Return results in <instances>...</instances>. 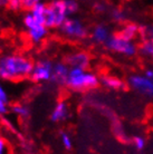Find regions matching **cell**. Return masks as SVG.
I'll list each match as a JSON object with an SVG mask.
<instances>
[{
    "label": "cell",
    "mask_w": 153,
    "mask_h": 154,
    "mask_svg": "<svg viewBox=\"0 0 153 154\" xmlns=\"http://www.w3.org/2000/svg\"><path fill=\"white\" fill-rule=\"evenodd\" d=\"M35 63L29 57L20 54L0 56V79L19 82L30 77Z\"/></svg>",
    "instance_id": "6da1fadb"
},
{
    "label": "cell",
    "mask_w": 153,
    "mask_h": 154,
    "mask_svg": "<svg viewBox=\"0 0 153 154\" xmlns=\"http://www.w3.org/2000/svg\"><path fill=\"white\" fill-rule=\"evenodd\" d=\"M101 84L100 77L93 72L80 69V68H70L66 86L72 91L84 92L96 88Z\"/></svg>",
    "instance_id": "7a4b0ae2"
},
{
    "label": "cell",
    "mask_w": 153,
    "mask_h": 154,
    "mask_svg": "<svg viewBox=\"0 0 153 154\" xmlns=\"http://www.w3.org/2000/svg\"><path fill=\"white\" fill-rule=\"evenodd\" d=\"M69 18L66 11L65 1L55 0L50 4H47L46 14H45V26L49 28H61L63 23Z\"/></svg>",
    "instance_id": "3957f363"
},
{
    "label": "cell",
    "mask_w": 153,
    "mask_h": 154,
    "mask_svg": "<svg viewBox=\"0 0 153 154\" xmlns=\"http://www.w3.org/2000/svg\"><path fill=\"white\" fill-rule=\"evenodd\" d=\"M23 27L27 31L28 38L34 44H39L48 35V28L45 23L36 19L29 11H27L23 17Z\"/></svg>",
    "instance_id": "277c9868"
},
{
    "label": "cell",
    "mask_w": 153,
    "mask_h": 154,
    "mask_svg": "<svg viewBox=\"0 0 153 154\" xmlns=\"http://www.w3.org/2000/svg\"><path fill=\"white\" fill-rule=\"evenodd\" d=\"M105 47L112 53L122 55L125 57H134L139 51V46L135 42L125 40L116 34L110 37L105 44Z\"/></svg>",
    "instance_id": "5b68a950"
},
{
    "label": "cell",
    "mask_w": 153,
    "mask_h": 154,
    "mask_svg": "<svg viewBox=\"0 0 153 154\" xmlns=\"http://www.w3.org/2000/svg\"><path fill=\"white\" fill-rule=\"evenodd\" d=\"M61 34L64 37L72 40H82L88 36V29L85 23L78 18L69 17L63 26L59 28Z\"/></svg>",
    "instance_id": "8992f818"
},
{
    "label": "cell",
    "mask_w": 153,
    "mask_h": 154,
    "mask_svg": "<svg viewBox=\"0 0 153 154\" xmlns=\"http://www.w3.org/2000/svg\"><path fill=\"white\" fill-rule=\"evenodd\" d=\"M54 63L49 59H39L34 64V68L30 74L31 81L35 83H46L52 82L53 78Z\"/></svg>",
    "instance_id": "52a82bcc"
},
{
    "label": "cell",
    "mask_w": 153,
    "mask_h": 154,
    "mask_svg": "<svg viewBox=\"0 0 153 154\" xmlns=\"http://www.w3.org/2000/svg\"><path fill=\"white\" fill-rule=\"evenodd\" d=\"M129 86L148 98H153V81L144 74H134L127 79Z\"/></svg>",
    "instance_id": "ba28073f"
},
{
    "label": "cell",
    "mask_w": 153,
    "mask_h": 154,
    "mask_svg": "<svg viewBox=\"0 0 153 154\" xmlns=\"http://www.w3.org/2000/svg\"><path fill=\"white\" fill-rule=\"evenodd\" d=\"M64 62L70 68H80V69L86 70L91 65V56L84 50H77L66 55Z\"/></svg>",
    "instance_id": "9c48e42d"
},
{
    "label": "cell",
    "mask_w": 153,
    "mask_h": 154,
    "mask_svg": "<svg viewBox=\"0 0 153 154\" xmlns=\"http://www.w3.org/2000/svg\"><path fill=\"white\" fill-rule=\"evenodd\" d=\"M69 67L65 62H56L54 63V69H53V78L52 82L54 84H57L59 86H66V82L68 78Z\"/></svg>",
    "instance_id": "30bf717a"
},
{
    "label": "cell",
    "mask_w": 153,
    "mask_h": 154,
    "mask_svg": "<svg viewBox=\"0 0 153 154\" xmlns=\"http://www.w3.org/2000/svg\"><path fill=\"white\" fill-rule=\"evenodd\" d=\"M140 31H141V26H139L138 23H135L126 21L116 31V35H119L120 37H122L125 40L134 42L135 39L140 37Z\"/></svg>",
    "instance_id": "8fae6325"
},
{
    "label": "cell",
    "mask_w": 153,
    "mask_h": 154,
    "mask_svg": "<svg viewBox=\"0 0 153 154\" xmlns=\"http://www.w3.org/2000/svg\"><path fill=\"white\" fill-rule=\"evenodd\" d=\"M69 116H70V109L68 104L64 100H59L50 113V121L54 123H61L66 121Z\"/></svg>",
    "instance_id": "7c38bea8"
},
{
    "label": "cell",
    "mask_w": 153,
    "mask_h": 154,
    "mask_svg": "<svg viewBox=\"0 0 153 154\" xmlns=\"http://www.w3.org/2000/svg\"><path fill=\"white\" fill-rule=\"evenodd\" d=\"M111 36L112 35L110 28L104 23H98V25L94 26L92 32H91V37L96 44H104L105 45Z\"/></svg>",
    "instance_id": "4fadbf2b"
},
{
    "label": "cell",
    "mask_w": 153,
    "mask_h": 154,
    "mask_svg": "<svg viewBox=\"0 0 153 154\" xmlns=\"http://www.w3.org/2000/svg\"><path fill=\"white\" fill-rule=\"evenodd\" d=\"M101 85L110 91H122L125 88V83L114 75H103L100 78Z\"/></svg>",
    "instance_id": "5bb4252c"
},
{
    "label": "cell",
    "mask_w": 153,
    "mask_h": 154,
    "mask_svg": "<svg viewBox=\"0 0 153 154\" xmlns=\"http://www.w3.org/2000/svg\"><path fill=\"white\" fill-rule=\"evenodd\" d=\"M10 109V100L7 91L0 84V116H5Z\"/></svg>",
    "instance_id": "9a60e30c"
},
{
    "label": "cell",
    "mask_w": 153,
    "mask_h": 154,
    "mask_svg": "<svg viewBox=\"0 0 153 154\" xmlns=\"http://www.w3.org/2000/svg\"><path fill=\"white\" fill-rule=\"evenodd\" d=\"M10 111L12 114H15L16 116H18L20 119H28L30 116V109L29 107L25 104L21 103H15L10 106Z\"/></svg>",
    "instance_id": "2e32d148"
},
{
    "label": "cell",
    "mask_w": 153,
    "mask_h": 154,
    "mask_svg": "<svg viewBox=\"0 0 153 154\" xmlns=\"http://www.w3.org/2000/svg\"><path fill=\"white\" fill-rule=\"evenodd\" d=\"M46 8L47 4L42 2V1H37V4L35 5V7L31 9L30 14L34 16L35 18L39 21L45 23V14H46Z\"/></svg>",
    "instance_id": "e0dca14e"
},
{
    "label": "cell",
    "mask_w": 153,
    "mask_h": 154,
    "mask_svg": "<svg viewBox=\"0 0 153 154\" xmlns=\"http://www.w3.org/2000/svg\"><path fill=\"white\" fill-rule=\"evenodd\" d=\"M110 16H111V18L113 21L117 23H126V19H127V15L125 10L122 9V8H119V7H115V8H112L111 10H110Z\"/></svg>",
    "instance_id": "ac0fdd59"
},
{
    "label": "cell",
    "mask_w": 153,
    "mask_h": 154,
    "mask_svg": "<svg viewBox=\"0 0 153 154\" xmlns=\"http://www.w3.org/2000/svg\"><path fill=\"white\" fill-rule=\"evenodd\" d=\"M140 42H145L153 44V23H148L141 26L140 31Z\"/></svg>",
    "instance_id": "d6986e66"
},
{
    "label": "cell",
    "mask_w": 153,
    "mask_h": 154,
    "mask_svg": "<svg viewBox=\"0 0 153 154\" xmlns=\"http://www.w3.org/2000/svg\"><path fill=\"white\" fill-rule=\"evenodd\" d=\"M139 51L143 56L153 59V44H150V42H140Z\"/></svg>",
    "instance_id": "ffe728a7"
},
{
    "label": "cell",
    "mask_w": 153,
    "mask_h": 154,
    "mask_svg": "<svg viewBox=\"0 0 153 154\" xmlns=\"http://www.w3.org/2000/svg\"><path fill=\"white\" fill-rule=\"evenodd\" d=\"M64 1H65L66 11H67V14H68L69 17L78 11L80 5H78L77 1H75V0H64Z\"/></svg>",
    "instance_id": "44dd1931"
},
{
    "label": "cell",
    "mask_w": 153,
    "mask_h": 154,
    "mask_svg": "<svg viewBox=\"0 0 153 154\" xmlns=\"http://www.w3.org/2000/svg\"><path fill=\"white\" fill-rule=\"evenodd\" d=\"M61 142L63 144V146L65 147L66 150H70L73 147V141L70 135L67 132H61Z\"/></svg>",
    "instance_id": "7402d4cb"
},
{
    "label": "cell",
    "mask_w": 153,
    "mask_h": 154,
    "mask_svg": "<svg viewBox=\"0 0 153 154\" xmlns=\"http://www.w3.org/2000/svg\"><path fill=\"white\" fill-rule=\"evenodd\" d=\"M132 144H133V146L138 151H141L145 147V139L143 136L136 135V136H134L133 139H132Z\"/></svg>",
    "instance_id": "603a6c76"
},
{
    "label": "cell",
    "mask_w": 153,
    "mask_h": 154,
    "mask_svg": "<svg viewBox=\"0 0 153 154\" xmlns=\"http://www.w3.org/2000/svg\"><path fill=\"white\" fill-rule=\"evenodd\" d=\"M94 10L96 12H98V14H104V12H106L108 10V5L106 2H102V1H98V2H95L94 6Z\"/></svg>",
    "instance_id": "cb8c5ba5"
},
{
    "label": "cell",
    "mask_w": 153,
    "mask_h": 154,
    "mask_svg": "<svg viewBox=\"0 0 153 154\" xmlns=\"http://www.w3.org/2000/svg\"><path fill=\"white\" fill-rule=\"evenodd\" d=\"M0 154H10V147L1 135H0Z\"/></svg>",
    "instance_id": "d4e9b609"
},
{
    "label": "cell",
    "mask_w": 153,
    "mask_h": 154,
    "mask_svg": "<svg viewBox=\"0 0 153 154\" xmlns=\"http://www.w3.org/2000/svg\"><path fill=\"white\" fill-rule=\"evenodd\" d=\"M8 8L14 10V11H18L23 8V1H20V0H10L9 4H8Z\"/></svg>",
    "instance_id": "484cf974"
},
{
    "label": "cell",
    "mask_w": 153,
    "mask_h": 154,
    "mask_svg": "<svg viewBox=\"0 0 153 154\" xmlns=\"http://www.w3.org/2000/svg\"><path fill=\"white\" fill-rule=\"evenodd\" d=\"M38 0H23V9H26L27 11H30L35 7Z\"/></svg>",
    "instance_id": "4316f807"
},
{
    "label": "cell",
    "mask_w": 153,
    "mask_h": 154,
    "mask_svg": "<svg viewBox=\"0 0 153 154\" xmlns=\"http://www.w3.org/2000/svg\"><path fill=\"white\" fill-rule=\"evenodd\" d=\"M144 75H145L146 77H149L150 79H152V81H153V69H148V70H145Z\"/></svg>",
    "instance_id": "83f0119b"
},
{
    "label": "cell",
    "mask_w": 153,
    "mask_h": 154,
    "mask_svg": "<svg viewBox=\"0 0 153 154\" xmlns=\"http://www.w3.org/2000/svg\"><path fill=\"white\" fill-rule=\"evenodd\" d=\"M9 1L8 0H0V7H8Z\"/></svg>",
    "instance_id": "f1b7e54d"
},
{
    "label": "cell",
    "mask_w": 153,
    "mask_h": 154,
    "mask_svg": "<svg viewBox=\"0 0 153 154\" xmlns=\"http://www.w3.org/2000/svg\"><path fill=\"white\" fill-rule=\"evenodd\" d=\"M152 130H153V125H152Z\"/></svg>",
    "instance_id": "f546056e"
}]
</instances>
